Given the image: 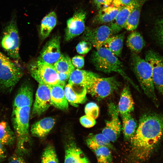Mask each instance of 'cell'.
Here are the masks:
<instances>
[{
    "mask_svg": "<svg viewBox=\"0 0 163 163\" xmlns=\"http://www.w3.org/2000/svg\"><path fill=\"white\" fill-rule=\"evenodd\" d=\"M163 136V115L149 113L142 116L135 133L129 140L133 157L147 160Z\"/></svg>",
    "mask_w": 163,
    "mask_h": 163,
    "instance_id": "obj_1",
    "label": "cell"
},
{
    "mask_svg": "<svg viewBox=\"0 0 163 163\" xmlns=\"http://www.w3.org/2000/svg\"><path fill=\"white\" fill-rule=\"evenodd\" d=\"M30 107H24L12 111V125L16 140L15 152L23 156L28 153L30 149L29 127Z\"/></svg>",
    "mask_w": 163,
    "mask_h": 163,
    "instance_id": "obj_2",
    "label": "cell"
},
{
    "mask_svg": "<svg viewBox=\"0 0 163 163\" xmlns=\"http://www.w3.org/2000/svg\"><path fill=\"white\" fill-rule=\"evenodd\" d=\"M91 60L97 70L106 73L117 72L137 88L136 85L126 74L122 63L117 56L106 48L102 46L94 51Z\"/></svg>",
    "mask_w": 163,
    "mask_h": 163,
    "instance_id": "obj_3",
    "label": "cell"
},
{
    "mask_svg": "<svg viewBox=\"0 0 163 163\" xmlns=\"http://www.w3.org/2000/svg\"><path fill=\"white\" fill-rule=\"evenodd\" d=\"M131 63L133 71L144 93L156 106H158L150 64L145 59L134 53L131 54Z\"/></svg>",
    "mask_w": 163,
    "mask_h": 163,
    "instance_id": "obj_4",
    "label": "cell"
},
{
    "mask_svg": "<svg viewBox=\"0 0 163 163\" xmlns=\"http://www.w3.org/2000/svg\"><path fill=\"white\" fill-rule=\"evenodd\" d=\"M0 44L7 55L19 65L20 39L15 14L12 15L3 30Z\"/></svg>",
    "mask_w": 163,
    "mask_h": 163,
    "instance_id": "obj_5",
    "label": "cell"
},
{
    "mask_svg": "<svg viewBox=\"0 0 163 163\" xmlns=\"http://www.w3.org/2000/svg\"><path fill=\"white\" fill-rule=\"evenodd\" d=\"M23 75L20 66L0 51V91L11 92Z\"/></svg>",
    "mask_w": 163,
    "mask_h": 163,
    "instance_id": "obj_6",
    "label": "cell"
},
{
    "mask_svg": "<svg viewBox=\"0 0 163 163\" xmlns=\"http://www.w3.org/2000/svg\"><path fill=\"white\" fill-rule=\"evenodd\" d=\"M28 70L39 83L49 86L59 84L57 72L53 66L37 59L29 63Z\"/></svg>",
    "mask_w": 163,
    "mask_h": 163,
    "instance_id": "obj_7",
    "label": "cell"
},
{
    "mask_svg": "<svg viewBox=\"0 0 163 163\" xmlns=\"http://www.w3.org/2000/svg\"><path fill=\"white\" fill-rule=\"evenodd\" d=\"M121 83L116 77H97L86 88L87 92L97 100H100L118 90Z\"/></svg>",
    "mask_w": 163,
    "mask_h": 163,
    "instance_id": "obj_8",
    "label": "cell"
},
{
    "mask_svg": "<svg viewBox=\"0 0 163 163\" xmlns=\"http://www.w3.org/2000/svg\"><path fill=\"white\" fill-rule=\"evenodd\" d=\"M145 60L150 65L155 88L163 97V58L154 51H148Z\"/></svg>",
    "mask_w": 163,
    "mask_h": 163,
    "instance_id": "obj_9",
    "label": "cell"
},
{
    "mask_svg": "<svg viewBox=\"0 0 163 163\" xmlns=\"http://www.w3.org/2000/svg\"><path fill=\"white\" fill-rule=\"evenodd\" d=\"M108 112L110 118L109 120L106 121L105 126L102 133L111 142H114L120 135L121 126L117 107L113 102L109 104Z\"/></svg>",
    "mask_w": 163,
    "mask_h": 163,
    "instance_id": "obj_10",
    "label": "cell"
},
{
    "mask_svg": "<svg viewBox=\"0 0 163 163\" xmlns=\"http://www.w3.org/2000/svg\"><path fill=\"white\" fill-rule=\"evenodd\" d=\"M113 34L109 26L102 25L94 28H85L82 37L98 50L103 46L106 40Z\"/></svg>",
    "mask_w": 163,
    "mask_h": 163,
    "instance_id": "obj_11",
    "label": "cell"
},
{
    "mask_svg": "<svg viewBox=\"0 0 163 163\" xmlns=\"http://www.w3.org/2000/svg\"><path fill=\"white\" fill-rule=\"evenodd\" d=\"M51 105L50 86L39 83L32 110V114L36 115L42 114Z\"/></svg>",
    "mask_w": 163,
    "mask_h": 163,
    "instance_id": "obj_12",
    "label": "cell"
},
{
    "mask_svg": "<svg viewBox=\"0 0 163 163\" xmlns=\"http://www.w3.org/2000/svg\"><path fill=\"white\" fill-rule=\"evenodd\" d=\"M86 16L85 11L79 10L67 20L65 36L66 41L72 39L84 32Z\"/></svg>",
    "mask_w": 163,
    "mask_h": 163,
    "instance_id": "obj_13",
    "label": "cell"
},
{
    "mask_svg": "<svg viewBox=\"0 0 163 163\" xmlns=\"http://www.w3.org/2000/svg\"><path fill=\"white\" fill-rule=\"evenodd\" d=\"M61 55L60 37L56 36L46 43L41 50L38 59L53 66Z\"/></svg>",
    "mask_w": 163,
    "mask_h": 163,
    "instance_id": "obj_14",
    "label": "cell"
},
{
    "mask_svg": "<svg viewBox=\"0 0 163 163\" xmlns=\"http://www.w3.org/2000/svg\"><path fill=\"white\" fill-rule=\"evenodd\" d=\"M33 102V90L27 82L23 83L19 88L14 100L12 111L25 106L31 107Z\"/></svg>",
    "mask_w": 163,
    "mask_h": 163,
    "instance_id": "obj_15",
    "label": "cell"
},
{
    "mask_svg": "<svg viewBox=\"0 0 163 163\" xmlns=\"http://www.w3.org/2000/svg\"><path fill=\"white\" fill-rule=\"evenodd\" d=\"M65 150L64 163H90L86 155L74 141H68Z\"/></svg>",
    "mask_w": 163,
    "mask_h": 163,
    "instance_id": "obj_16",
    "label": "cell"
},
{
    "mask_svg": "<svg viewBox=\"0 0 163 163\" xmlns=\"http://www.w3.org/2000/svg\"><path fill=\"white\" fill-rule=\"evenodd\" d=\"M64 91L68 101L73 105L82 104L85 101L87 89L82 86L68 83L65 86Z\"/></svg>",
    "mask_w": 163,
    "mask_h": 163,
    "instance_id": "obj_17",
    "label": "cell"
},
{
    "mask_svg": "<svg viewBox=\"0 0 163 163\" xmlns=\"http://www.w3.org/2000/svg\"><path fill=\"white\" fill-rule=\"evenodd\" d=\"M142 0H133L129 5L121 8L115 18L110 23L113 34L118 33L124 27L130 13L135 6Z\"/></svg>",
    "mask_w": 163,
    "mask_h": 163,
    "instance_id": "obj_18",
    "label": "cell"
},
{
    "mask_svg": "<svg viewBox=\"0 0 163 163\" xmlns=\"http://www.w3.org/2000/svg\"><path fill=\"white\" fill-rule=\"evenodd\" d=\"M100 77L98 74L91 71L75 69L70 74L68 83L80 85L87 88L94 78Z\"/></svg>",
    "mask_w": 163,
    "mask_h": 163,
    "instance_id": "obj_19",
    "label": "cell"
},
{
    "mask_svg": "<svg viewBox=\"0 0 163 163\" xmlns=\"http://www.w3.org/2000/svg\"><path fill=\"white\" fill-rule=\"evenodd\" d=\"M49 86L51 105L60 110L67 109L68 102L65 97L64 87L59 84Z\"/></svg>",
    "mask_w": 163,
    "mask_h": 163,
    "instance_id": "obj_20",
    "label": "cell"
},
{
    "mask_svg": "<svg viewBox=\"0 0 163 163\" xmlns=\"http://www.w3.org/2000/svg\"><path fill=\"white\" fill-rule=\"evenodd\" d=\"M55 120L51 117L44 118L34 123L30 128L33 136L43 138L46 136L53 127Z\"/></svg>",
    "mask_w": 163,
    "mask_h": 163,
    "instance_id": "obj_21",
    "label": "cell"
},
{
    "mask_svg": "<svg viewBox=\"0 0 163 163\" xmlns=\"http://www.w3.org/2000/svg\"><path fill=\"white\" fill-rule=\"evenodd\" d=\"M117 108L121 116L131 113L133 110L134 102L127 85H125L122 91Z\"/></svg>",
    "mask_w": 163,
    "mask_h": 163,
    "instance_id": "obj_22",
    "label": "cell"
},
{
    "mask_svg": "<svg viewBox=\"0 0 163 163\" xmlns=\"http://www.w3.org/2000/svg\"><path fill=\"white\" fill-rule=\"evenodd\" d=\"M152 19L155 35L159 43L163 46V5L155 8Z\"/></svg>",
    "mask_w": 163,
    "mask_h": 163,
    "instance_id": "obj_23",
    "label": "cell"
},
{
    "mask_svg": "<svg viewBox=\"0 0 163 163\" xmlns=\"http://www.w3.org/2000/svg\"><path fill=\"white\" fill-rule=\"evenodd\" d=\"M121 8L110 5L100 9L94 16L93 22L97 24L110 23L115 18Z\"/></svg>",
    "mask_w": 163,
    "mask_h": 163,
    "instance_id": "obj_24",
    "label": "cell"
},
{
    "mask_svg": "<svg viewBox=\"0 0 163 163\" xmlns=\"http://www.w3.org/2000/svg\"><path fill=\"white\" fill-rule=\"evenodd\" d=\"M124 35L122 33L110 36L104 43L103 47L116 56H120L123 47Z\"/></svg>",
    "mask_w": 163,
    "mask_h": 163,
    "instance_id": "obj_25",
    "label": "cell"
},
{
    "mask_svg": "<svg viewBox=\"0 0 163 163\" xmlns=\"http://www.w3.org/2000/svg\"><path fill=\"white\" fill-rule=\"evenodd\" d=\"M57 16L54 11L50 12L42 19L40 26V35L41 39L47 37L57 23Z\"/></svg>",
    "mask_w": 163,
    "mask_h": 163,
    "instance_id": "obj_26",
    "label": "cell"
},
{
    "mask_svg": "<svg viewBox=\"0 0 163 163\" xmlns=\"http://www.w3.org/2000/svg\"><path fill=\"white\" fill-rule=\"evenodd\" d=\"M121 117L124 138L130 140L135 133L137 128V123L131 113L123 114Z\"/></svg>",
    "mask_w": 163,
    "mask_h": 163,
    "instance_id": "obj_27",
    "label": "cell"
},
{
    "mask_svg": "<svg viewBox=\"0 0 163 163\" xmlns=\"http://www.w3.org/2000/svg\"><path fill=\"white\" fill-rule=\"evenodd\" d=\"M127 47L133 53L140 52L145 46V42L143 37L138 32H132L128 36L126 41Z\"/></svg>",
    "mask_w": 163,
    "mask_h": 163,
    "instance_id": "obj_28",
    "label": "cell"
},
{
    "mask_svg": "<svg viewBox=\"0 0 163 163\" xmlns=\"http://www.w3.org/2000/svg\"><path fill=\"white\" fill-rule=\"evenodd\" d=\"M146 0H142L138 3L130 13L124 28L129 31L133 30L137 27L139 23L142 7Z\"/></svg>",
    "mask_w": 163,
    "mask_h": 163,
    "instance_id": "obj_29",
    "label": "cell"
},
{
    "mask_svg": "<svg viewBox=\"0 0 163 163\" xmlns=\"http://www.w3.org/2000/svg\"><path fill=\"white\" fill-rule=\"evenodd\" d=\"M14 133L5 121L0 122V143L5 145H13L15 140Z\"/></svg>",
    "mask_w": 163,
    "mask_h": 163,
    "instance_id": "obj_30",
    "label": "cell"
},
{
    "mask_svg": "<svg viewBox=\"0 0 163 163\" xmlns=\"http://www.w3.org/2000/svg\"><path fill=\"white\" fill-rule=\"evenodd\" d=\"M94 153L97 163H111L112 156L110 149L106 146H95L90 148Z\"/></svg>",
    "mask_w": 163,
    "mask_h": 163,
    "instance_id": "obj_31",
    "label": "cell"
},
{
    "mask_svg": "<svg viewBox=\"0 0 163 163\" xmlns=\"http://www.w3.org/2000/svg\"><path fill=\"white\" fill-rule=\"evenodd\" d=\"M53 67L58 72L71 74L75 69L70 58L67 55L61 54Z\"/></svg>",
    "mask_w": 163,
    "mask_h": 163,
    "instance_id": "obj_32",
    "label": "cell"
},
{
    "mask_svg": "<svg viewBox=\"0 0 163 163\" xmlns=\"http://www.w3.org/2000/svg\"><path fill=\"white\" fill-rule=\"evenodd\" d=\"M86 143L89 148L99 146H106L110 149H113L111 142L102 133L90 135L86 140Z\"/></svg>",
    "mask_w": 163,
    "mask_h": 163,
    "instance_id": "obj_33",
    "label": "cell"
},
{
    "mask_svg": "<svg viewBox=\"0 0 163 163\" xmlns=\"http://www.w3.org/2000/svg\"><path fill=\"white\" fill-rule=\"evenodd\" d=\"M41 163H59L55 149L52 145H48L44 149Z\"/></svg>",
    "mask_w": 163,
    "mask_h": 163,
    "instance_id": "obj_34",
    "label": "cell"
},
{
    "mask_svg": "<svg viewBox=\"0 0 163 163\" xmlns=\"http://www.w3.org/2000/svg\"><path fill=\"white\" fill-rule=\"evenodd\" d=\"M85 112L86 115L90 116L95 119L99 115V107L95 103L90 102L86 105Z\"/></svg>",
    "mask_w": 163,
    "mask_h": 163,
    "instance_id": "obj_35",
    "label": "cell"
},
{
    "mask_svg": "<svg viewBox=\"0 0 163 163\" xmlns=\"http://www.w3.org/2000/svg\"><path fill=\"white\" fill-rule=\"evenodd\" d=\"M92 44L90 42L83 41L79 42L76 46L77 52L81 54H85L88 53L91 50Z\"/></svg>",
    "mask_w": 163,
    "mask_h": 163,
    "instance_id": "obj_36",
    "label": "cell"
},
{
    "mask_svg": "<svg viewBox=\"0 0 163 163\" xmlns=\"http://www.w3.org/2000/svg\"><path fill=\"white\" fill-rule=\"evenodd\" d=\"M80 122L83 126L87 128L93 127L96 123L95 119L87 115L81 117Z\"/></svg>",
    "mask_w": 163,
    "mask_h": 163,
    "instance_id": "obj_37",
    "label": "cell"
},
{
    "mask_svg": "<svg viewBox=\"0 0 163 163\" xmlns=\"http://www.w3.org/2000/svg\"><path fill=\"white\" fill-rule=\"evenodd\" d=\"M74 66L78 69L83 68L84 65V59L82 56L77 55L73 57L71 60Z\"/></svg>",
    "mask_w": 163,
    "mask_h": 163,
    "instance_id": "obj_38",
    "label": "cell"
},
{
    "mask_svg": "<svg viewBox=\"0 0 163 163\" xmlns=\"http://www.w3.org/2000/svg\"><path fill=\"white\" fill-rule=\"evenodd\" d=\"M97 8L100 10L106 8L112 4L113 0H92Z\"/></svg>",
    "mask_w": 163,
    "mask_h": 163,
    "instance_id": "obj_39",
    "label": "cell"
},
{
    "mask_svg": "<svg viewBox=\"0 0 163 163\" xmlns=\"http://www.w3.org/2000/svg\"><path fill=\"white\" fill-rule=\"evenodd\" d=\"M23 156L15 152L10 158L8 163H26Z\"/></svg>",
    "mask_w": 163,
    "mask_h": 163,
    "instance_id": "obj_40",
    "label": "cell"
},
{
    "mask_svg": "<svg viewBox=\"0 0 163 163\" xmlns=\"http://www.w3.org/2000/svg\"><path fill=\"white\" fill-rule=\"evenodd\" d=\"M133 0H113L112 5L115 7L122 8L131 3Z\"/></svg>",
    "mask_w": 163,
    "mask_h": 163,
    "instance_id": "obj_41",
    "label": "cell"
},
{
    "mask_svg": "<svg viewBox=\"0 0 163 163\" xmlns=\"http://www.w3.org/2000/svg\"><path fill=\"white\" fill-rule=\"evenodd\" d=\"M70 74L57 73L59 84L65 87L66 82L69 79Z\"/></svg>",
    "mask_w": 163,
    "mask_h": 163,
    "instance_id": "obj_42",
    "label": "cell"
},
{
    "mask_svg": "<svg viewBox=\"0 0 163 163\" xmlns=\"http://www.w3.org/2000/svg\"><path fill=\"white\" fill-rule=\"evenodd\" d=\"M6 156V152L5 145L0 143V161Z\"/></svg>",
    "mask_w": 163,
    "mask_h": 163,
    "instance_id": "obj_43",
    "label": "cell"
}]
</instances>
